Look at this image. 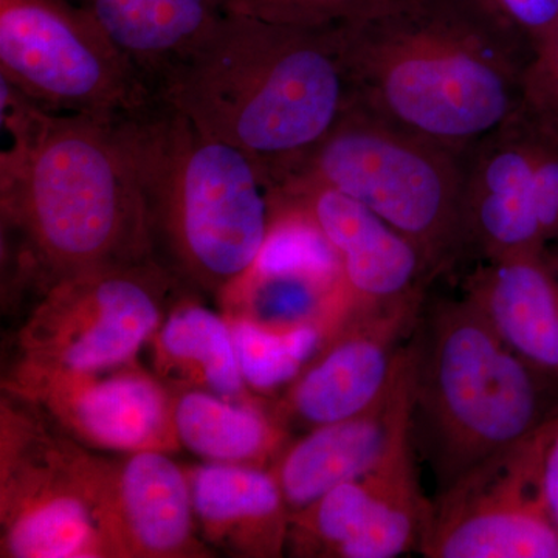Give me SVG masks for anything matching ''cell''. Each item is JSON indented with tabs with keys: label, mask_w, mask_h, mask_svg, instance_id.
Listing matches in <instances>:
<instances>
[{
	"label": "cell",
	"mask_w": 558,
	"mask_h": 558,
	"mask_svg": "<svg viewBox=\"0 0 558 558\" xmlns=\"http://www.w3.org/2000/svg\"><path fill=\"white\" fill-rule=\"evenodd\" d=\"M156 97L266 168L275 189L354 102L340 27H300L223 11Z\"/></svg>",
	"instance_id": "6da1fadb"
},
{
	"label": "cell",
	"mask_w": 558,
	"mask_h": 558,
	"mask_svg": "<svg viewBox=\"0 0 558 558\" xmlns=\"http://www.w3.org/2000/svg\"><path fill=\"white\" fill-rule=\"evenodd\" d=\"M340 36L355 106L461 156L523 105L527 54L465 0H403Z\"/></svg>",
	"instance_id": "7a4b0ae2"
},
{
	"label": "cell",
	"mask_w": 558,
	"mask_h": 558,
	"mask_svg": "<svg viewBox=\"0 0 558 558\" xmlns=\"http://www.w3.org/2000/svg\"><path fill=\"white\" fill-rule=\"evenodd\" d=\"M148 211L180 277L218 299L258 259L275 189L255 157L201 131L156 97L116 120Z\"/></svg>",
	"instance_id": "3957f363"
},
{
	"label": "cell",
	"mask_w": 558,
	"mask_h": 558,
	"mask_svg": "<svg viewBox=\"0 0 558 558\" xmlns=\"http://www.w3.org/2000/svg\"><path fill=\"white\" fill-rule=\"evenodd\" d=\"M2 222L43 290L109 264L154 258L148 211L116 120L49 112L38 142L0 180Z\"/></svg>",
	"instance_id": "277c9868"
},
{
	"label": "cell",
	"mask_w": 558,
	"mask_h": 558,
	"mask_svg": "<svg viewBox=\"0 0 558 558\" xmlns=\"http://www.w3.org/2000/svg\"><path fill=\"white\" fill-rule=\"evenodd\" d=\"M411 344V436L436 494L526 439L557 407L558 387L499 339L464 295L424 306Z\"/></svg>",
	"instance_id": "5b68a950"
},
{
	"label": "cell",
	"mask_w": 558,
	"mask_h": 558,
	"mask_svg": "<svg viewBox=\"0 0 558 558\" xmlns=\"http://www.w3.org/2000/svg\"><path fill=\"white\" fill-rule=\"evenodd\" d=\"M464 178L465 156L389 126L352 102L281 185L319 183L360 202L409 238L438 278L464 259Z\"/></svg>",
	"instance_id": "8992f818"
},
{
	"label": "cell",
	"mask_w": 558,
	"mask_h": 558,
	"mask_svg": "<svg viewBox=\"0 0 558 558\" xmlns=\"http://www.w3.org/2000/svg\"><path fill=\"white\" fill-rule=\"evenodd\" d=\"M92 453L35 403L2 392L0 556L113 558L95 505Z\"/></svg>",
	"instance_id": "52a82bcc"
},
{
	"label": "cell",
	"mask_w": 558,
	"mask_h": 558,
	"mask_svg": "<svg viewBox=\"0 0 558 558\" xmlns=\"http://www.w3.org/2000/svg\"><path fill=\"white\" fill-rule=\"evenodd\" d=\"M172 288L154 258L58 279L21 326L10 373H95L134 362L170 310Z\"/></svg>",
	"instance_id": "ba28073f"
},
{
	"label": "cell",
	"mask_w": 558,
	"mask_h": 558,
	"mask_svg": "<svg viewBox=\"0 0 558 558\" xmlns=\"http://www.w3.org/2000/svg\"><path fill=\"white\" fill-rule=\"evenodd\" d=\"M0 76L54 113L117 120L156 98L75 0H0Z\"/></svg>",
	"instance_id": "9c48e42d"
},
{
	"label": "cell",
	"mask_w": 558,
	"mask_h": 558,
	"mask_svg": "<svg viewBox=\"0 0 558 558\" xmlns=\"http://www.w3.org/2000/svg\"><path fill=\"white\" fill-rule=\"evenodd\" d=\"M464 259L558 245V135L523 105L465 156Z\"/></svg>",
	"instance_id": "30bf717a"
},
{
	"label": "cell",
	"mask_w": 558,
	"mask_h": 558,
	"mask_svg": "<svg viewBox=\"0 0 558 558\" xmlns=\"http://www.w3.org/2000/svg\"><path fill=\"white\" fill-rule=\"evenodd\" d=\"M545 440L546 421L435 494L417 553L425 558H558V529L539 484Z\"/></svg>",
	"instance_id": "8fae6325"
},
{
	"label": "cell",
	"mask_w": 558,
	"mask_h": 558,
	"mask_svg": "<svg viewBox=\"0 0 558 558\" xmlns=\"http://www.w3.org/2000/svg\"><path fill=\"white\" fill-rule=\"evenodd\" d=\"M2 388L35 403L92 450H180L171 388L137 360L95 373H9Z\"/></svg>",
	"instance_id": "7c38bea8"
},
{
	"label": "cell",
	"mask_w": 558,
	"mask_h": 558,
	"mask_svg": "<svg viewBox=\"0 0 558 558\" xmlns=\"http://www.w3.org/2000/svg\"><path fill=\"white\" fill-rule=\"evenodd\" d=\"M425 295L349 314L275 398L271 411L278 421L290 433H303L369 407L391 380L417 328Z\"/></svg>",
	"instance_id": "4fadbf2b"
},
{
	"label": "cell",
	"mask_w": 558,
	"mask_h": 558,
	"mask_svg": "<svg viewBox=\"0 0 558 558\" xmlns=\"http://www.w3.org/2000/svg\"><path fill=\"white\" fill-rule=\"evenodd\" d=\"M90 475L113 558L213 557L194 519L186 469L171 453H94Z\"/></svg>",
	"instance_id": "5bb4252c"
},
{
	"label": "cell",
	"mask_w": 558,
	"mask_h": 558,
	"mask_svg": "<svg viewBox=\"0 0 558 558\" xmlns=\"http://www.w3.org/2000/svg\"><path fill=\"white\" fill-rule=\"evenodd\" d=\"M277 197L299 209L336 255L349 314L427 292L432 279L421 250L365 205L314 182H288Z\"/></svg>",
	"instance_id": "9a60e30c"
},
{
	"label": "cell",
	"mask_w": 558,
	"mask_h": 558,
	"mask_svg": "<svg viewBox=\"0 0 558 558\" xmlns=\"http://www.w3.org/2000/svg\"><path fill=\"white\" fill-rule=\"evenodd\" d=\"M413 369L410 339L387 388L369 407L288 440L270 470L290 513L306 509L332 488L379 464L399 429L410 422Z\"/></svg>",
	"instance_id": "2e32d148"
},
{
	"label": "cell",
	"mask_w": 558,
	"mask_h": 558,
	"mask_svg": "<svg viewBox=\"0 0 558 558\" xmlns=\"http://www.w3.org/2000/svg\"><path fill=\"white\" fill-rule=\"evenodd\" d=\"M462 295L499 339L558 387V270L548 252L476 260Z\"/></svg>",
	"instance_id": "e0dca14e"
},
{
	"label": "cell",
	"mask_w": 558,
	"mask_h": 558,
	"mask_svg": "<svg viewBox=\"0 0 558 558\" xmlns=\"http://www.w3.org/2000/svg\"><path fill=\"white\" fill-rule=\"evenodd\" d=\"M185 469L194 519L209 548L240 558L288 553L292 513L270 469L218 462Z\"/></svg>",
	"instance_id": "ac0fdd59"
},
{
	"label": "cell",
	"mask_w": 558,
	"mask_h": 558,
	"mask_svg": "<svg viewBox=\"0 0 558 558\" xmlns=\"http://www.w3.org/2000/svg\"><path fill=\"white\" fill-rule=\"evenodd\" d=\"M416 457L410 424L403 425L376 468L290 515V556L344 558L368 529L417 487Z\"/></svg>",
	"instance_id": "d6986e66"
},
{
	"label": "cell",
	"mask_w": 558,
	"mask_h": 558,
	"mask_svg": "<svg viewBox=\"0 0 558 558\" xmlns=\"http://www.w3.org/2000/svg\"><path fill=\"white\" fill-rule=\"evenodd\" d=\"M154 374L170 388H194L234 402H266L242 376L226 315L193 296L172 303L149 340Z\"/></svg>",
	"instance_id": "ffe728a7"
},
{
	"label": "cell",
	"mask_w": 558,
	"mask_h": 558,
	"mask_svg": "<svg viewBox=\"0 0 558 558\" xmlns=\"http://www.w3.org/2000/svg\"><path fill=\"white\" fill-rule=\"evenodd\" d=\"M154 92L226 11L222 0H75Z\"/></svg>",
	"instance_id": "44dd1931"
},
{
	"label": "cell",
	"mask_w": 558,
	"mask_h": 558,
	"mask_svg": "<svg viewBox=\"0 0 558 558\" xmlns=\"http://www.w3.org/2000/svg\"><path fill=\"white\" fill-rule=\"evenodd\" d=\"M180 449L204 462L270 469L292 438L271 403L234 402L194 388H171Z\"/></svg>",
	"instance_id": "7402d4cb"
},
{
	"label": "cell",
	"mask_w": 558,
	"mask_h": 558,
	"mask_svg": "<svg viewBox=\"0 0 558 558\" xmlns=\"http://www.w3.org/2000/svg\"><path fill=\"white\" fill-rule=\"evenodd\" d=\"M227 319L233 330L245 384L264 399L277 398L279 389L299 376L326 340V332L319 326L278 330L263 328L245 318Z\"/></svg>",
	"instance_id": "603a6c76"
},
{
	"label": "cell",
	"mask_w": 558,
	"mask_h": 558,
	"mask_svg": "<svg viewBox=\"0 0 558 558\" xmlns=\"http://www.w3.org/2000/svg\"><path fill=\"white\" fill-rule=\"evenodd\" d=\"M226 11L300 27H344L403 0H222Z\"/></svg>",
	"instance_id": "cb8c5ba5"
},
{
	"label": "cell",
	"mask_w": 558,
	"mask_h": 558,
	"mask_svg": "<svg viewBox=\"0 0 558 558\" xmlns=\"http://www.w3.org/2000/svg\"><path fill=\"white\" fill-rule=\"evenodd\" d=\"M495 31L531 60L532 53L558 28V0H465Z\"/></svg>",
	"instance_id": "d4e9b609"
},
{
	"label": "cell",
	"mask_w": 558,
	"mask_h": 558,
	"mask_svg": "<svg viewBox=\"0 0 558 558\" xmlns=\"http://www.w3.org/2000/svg\"><path fill=\"white\" fill-rule=\"evenodd\" d=\"M523 106L558 135V28L532 53L523 78Z\"/></svg>",
	"instance_id": "484cf974"
},
{
	"label": "cell",
	"mask_w": 558,
	"mask_h": 558,
	"mask_svg": "<svg viewBox=\"0 0 558 558\" xmlns=\"http://www.w3.org/2000/svg\"><path fill=\"white\" fill-rule=\"evenodd\" d=\"M543 499L558 529V403L546 418V440L539 469Z\"/></svg>",
	"instance_id": "4316f807"
},
{
	"label": "cell",
	"mask_w": 558,
	"mask_h": 558,
	"mask_svg": "<svg viewBox=\"0 0 558 558\" xmlns=\"http://www.w3.org/2000/svg\"><path fill=\"white\" fill-rule=\"evenodd\" d=\"M548 255L550 260H553L554 266H556V269L558 270V245L556 247L548 250Z\"/></svg>",
	"instance_id": "83f0119b"
}]
</instances>
